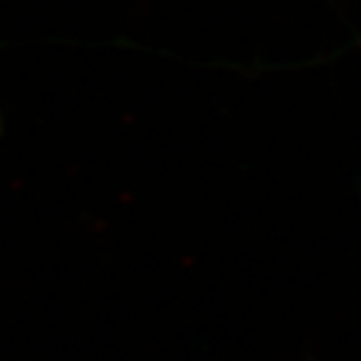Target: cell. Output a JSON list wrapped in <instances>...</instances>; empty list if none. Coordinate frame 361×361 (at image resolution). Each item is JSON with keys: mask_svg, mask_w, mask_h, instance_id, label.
<instances>
[{"mask_svg": "<svg viewBox=\"0 0 361 361\" xmlns=\"http://www.w3.org/2000/svg\"><path fill=\"white\" fill-rule=\"evenodd\" d=\"M0 129H3V120H0Z\"/></svg>", "mask_w": 361, "mask_h": 361, "instance_id": "obj_1", "label": "cell"}]
</instances>
